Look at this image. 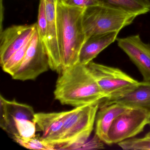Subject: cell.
Returning <instances> with one entry per match:
<instances>
[{
	"instance_id": "obj_22",
	"label": "cell",
	"mask_w": 150,
	"mask_h": 150,
	"mask_svg": "<svg viewBox=\"0 0 150 150\" xmlns=\"http://www.w3.org/2000/svg\"><path fill=\"white\" fill-rule=\"evenodd\" d=\"M68 5L86 8L101 5L98 0H64Z\"/></svg>"
},
{
	"instance_id": "obj_11",
	"label": "cell",
	"mask_w": 150,
	"mask_h": 150,
	"mask_svg": "<svg viewBox=\"0 0 150 150\" xmlns=\"http://www.w3.org/2000/svg\"><path fill=\"white\" fill-rule=\"evenodd\" d=\"M35 114L31 106L20 103L15 100H6L1 95L0 126L13 138L17 136L15 120L27 119L35 121Z\"/></svg>"
},
{
	"instance_id": "obj_26",
	"label": "cell",
	"mask_w": 150,
	"mask_h": 150,
	"mask_svg": "<svg viewBox=\"0 0 150 150\" xmlns=\"http://www.w3.org/2000/svg\"><path fill=\"white\" fill-rule=\"evenodd\" d=\"M148 1H149V2L150 3V0H148Z\"/></svg>"
},
{
	"instance_id": "obj_8",
	"label": "cell",
	"mask_w": 150,
	"mask_h": 150,
	"mask_svg": "<svg viewBox=\"0 0 150 150\" xmlns=\"http://www.w3.org/2000/svg\"><path fill=\"white\" fill-rule=\"evenodd\" d=\"M37 29V23L31 25H13L1 32L0 64L2 66L23 47Z\"/></svg>"
},
{
	"instance_id": "obj_19",
	"label": "cell",
	"mask_w": 150,
	"mask_h": 150,
	"mask_svg": "<svg viewBox=\"0 0 150 150\" xmlns=\"http://www.w3.org/2000/svg\"><path fill=\"white\" fill-rule=\"evenodd\" d=\"M14 124L17 136L25 138L32 137L36 136L37 125L35 121L20 119L15 120Z\"/></svg>"
},
{
	"instance_id": "obj_25",
	"label": "cell",
	"mask_w": 150,
	"mask_h": 150,
	"mask_svg": "<svg viewBox=\"0 0 150 150\" xmlns=\"http://www.w3.org/2000/svg\"><path fill=\"white\" fill-rule=\"evenodd\" d=\"M148 125H149V127H150V117H149V122H148Z\"/></svg>"
},
{
	"instance_id": "obj_4",
	"label": "cell",
	"mask_w": 150,
	"mask_h": 150,
	"mask_svg": "<svg viewBox=\"0 0 150 150\" xmlns=\"http://www.w3.org/2000/svg\"><path fill=\"white\" fill-rule=\"evenodd\" d=\"M137 17L124 10L107 5L86 8L82 20L86 40L96 35L120 31L130 25Z\"/></svg>"
},
{
	"instance_id": "obj_10",
	"label": "cell",
	"mask_w": 150,
	"mask_h": 150,
	"mask_svg": "<svg viewBox=\"0 0 150 150\" xmlns=\"http://www.w3.org/2000/svg\"><path fill=\"white\" fill-rule=\"evenodd\" d=\"M56 2L57 0H45L47 33L44 43L49 57L50 69L60 74L63 71V65L58 41Z\"/></svg>"
},
{
	"instance_id": "obj_21",
	"label": "cell",
	"mask_w": 150,
	"mask_h": 150,
	"mask_svg": "<svg viewBox=\"0 0 150 150\" xmlns=\"http://www.w3.org/2000/svg\"><path fill=\"white\" fill-rule=\"evenodd\" d=\"M36 23L39 36L41 39L45 42L47 33V17L45 0H40L38 21Z\"/></svg>"
},
{
	"instance_id": "obj_1",
	"label": "cell",
	"mask_w": 150,
	"mask_h": 150,
	"mask_svg": "<svg viewBox=\"0 0 150 150\" xmlns=\"http://www.w3.org/2000/svg\"><path fill=\"white\" fill-rule=\"evenodd\" d=\"M54 92L63 105L78 107L101 102L105 96L87 66L77 63L59 74Z\"/></svg>"
},
{
	"instance_id": "obj_16",
	"label": "cell",
	"mask_w": 150,
	"mask_h": 150,
	"mask_svg": "<svg viewBox=\"0 0 150 150\" xmlns=\"http://www.w3.org/2000/svg\"><path fill=\"white\" fill-rule=\"evenodd\" d=\"M101 5L119 8L136 16L150 13L148 0H98Z\"/></svg>"
},
{
	"instance_id": "obj_17",
	"label": "cell",
	"mask_w": 150,
	"mask_h": 150,
	"mask_svg": "<svg viewBox=\"0 0 150 150\" xmlns=\"http://www.w3.org/2000/svg\"><path fill=\"white\" fill-rule=\"evenodd\" d=\"M13 139L23 147L30 150H55L56 146L47 143L41 137H35L25 138L15 136Z\"/></svg>"
},
{
	"instance_id": "obj_3",
	"label": "cell",
	"mask_w": 150,
	"mask_h": 150,
	"mask_svg": "<svg viewBox=\"0 0 150 150\" xmlns=\"http://www.w3.org/2000/svg\"><path fill=\"white\" fill-rule=\"evenodd\" d=\"M100 102L76 107L67 111L62 143L57 150L81 149L93 131Z\"/></svg>"
},
{
	"instance_id": "obj_12",
	"label": "cell",
	"mask_w": 150,
	"mask_h": 150,
	"mask_svg": "<svg viewBox=\"0 0 150 150\" xmlns=\"http://www.w3.org/2000/svg\"><path fill=\"white\" fill-rule=\"evenodd\" d=\"M67 111L58 112H39L35 115V121L41 137L45 141L56 146L62 143L63 127Z\"/></svg>"
},
{
	"instance_id": "obj_9",
	"label": "cell",
	"mask_w": 150,
	"mask_h": 150,
	"mask_svg": "<svg viewBox=\"0 0 150 150\" xmlns=\"http://www.w3.org/2000/svg\"><path fill=\"white\" fill-rule=\"evenodd\" d=\"M117 45L129 57L143 76L150 81V44L144 42L139 35L117 39Z\"/></svg>"
},
{
	"instance_id": "obj_2",
	"label": "cell",
	"mask_w": 150,
	"mask_h": 150,
	"mask_svg": "<svg viewBox=\"0 0 150 150\" xmlns=\"http://www.w3.org/2000/svg\"><path fill=\"white\" fill-rule=\"evenodd\" d=\"M85 9L57 0L58 41L63 70L79 63L81 50L86 41L82 22Z\"/></svg>"
},
{
	"instance_id": "obj_6",
	"label": "cell",
	"mask_w": 150,
	"mask_h": 150,
	"mask_svg": "<svg viewBox=\"0 0 150 150\" xmlns=\"http://www.w3.org/2000/svg\"><path fill=\"white\" fill-rule=\"evenodd\" d=\"M50 68L45 45L37 29L31 38L23 61L12 77L13 79L21 81L34 80Z\"/></svg>"
},
{
	"instance_id": "obj_14",
	"label": "cell",
	"mask_w": 150,
	"mask_h": 150,
	"mask_svg": "<svg viewBox=\"0 0 150 150\" xmlns=\"http://www.w3.org/2000/svg\"><path fill=\"white\" fill-rule=\"evenodd\" d=\"M119 31H113L90 37L83 44L79 56V63L87 65L102 51L117 39Z\"/></svg>"
},
{
	"instance_id": "obj_23",
	"label": "cell",
	"mask_w": 150,
	"mask_h": 150,
	"mask_svg": "<svg viewBox=\"0 0 150 150\" xmlns=\"http://www.w3.org/2000/svg\"><path fill=\"white\" fill-rule=\"evenodd\" d=\"M103 141L95 135L90 141H88L83 145L82 147L85 149H102L104 148Z\"/></svg>"
},
{
	"instance_id": "obj_18",
	"label": "cell",
	"mask_w": 150,
	"mask_h": 150,
	"mask_svg": "<svg viewBox=\"0 0 150 150\" xmlns=\"http://www.w3.org/2000/svg\"><path fill=\"white\" fill-rule=\"evenodd\" d=\"M31 38L1 66L2 70L4 72L12 76L17 71L23 61L27 50L30 44Z\"/></svg>"
},
{
	"instance_id": "obj_15",
	"label": "cell",
	"mask_w": 150,
	"mask_h": 150,
	"mask_svg": "<svg viewBox=\"0 0 150 150\" xmlns=\"http://www.w3.org/2000/svg\"><path fill=\"white\" fill-rule=\"evenodd\" d=\"M131 108L118 103L100 106L96 118V135L108 144V134L114 120Z\"/></svg>"
},
{
	"instance_id": "obj_5",
	"label": "cell",
	"mask_w": 150,
	"mask_h": 150,
	"mask_svg": "<svg viewBox=\"0 0 150 150\" xmlns=\"http://www.w3.org/2000/svg\"><path fill=\"white\" fill-rule=\"evenodd\" d=\"M86 66L105 95V100H111L127 93L134 88L139 82L116 67L95 63L93 61Z\"/></svg>"
},
{
	"instance_id": "obj_20",
	"label": "cell",
	"mask_w": 150,
	"mask_h": 150,
	"mask_svg": "<svg viewBox=\"0 0 150 150\" xmlns=\"http://www.w3.org/2000/svg\"><path fill=\"white\" fill-rule=\"evenodd\" d=\"M117 144L125 150H150V138L145 137L142 138L128 139Z\"/></svg>"
},
{
	"instance_id": "obj_7",
	"label": "cell",
	"mask_w": 150,
	"mask_h": 150,
	"mask_svg": "<svg viewBox=\"0 0 150 150\" xmlns=\"http://www.w3.org/2000/svg\"><path fill=\"white\" fill-rule=\"evenodd\" d=\"M150 113L143 109L131 108L118 116L108 134V144H118L135 137L148 124Z\"/></svg>"
},
{
	"instance_id": "obj_24",
	"label": "cell",
	"mask_w": 150,
	"mask_h": 150,
	"mask_svg": "<svg viewBox=\"0 0 150 150\" xmlns=\"http://www.w3.org/2000/svg\"><path fill=\"white\" fill-rule=\"evenodd\" d=\"M145 137H146L148 138H150V131L145 135Z\"/></svg>"
},
{
	"instance_id": "obj_13",
	"label": "cell",
	"mask_w": 150,
	"mask_h": 150,
	"mask_svg": "<svg viewBox=\"0 0 150 150\" xmlns=\"http://www.w3.org/2000/svg\"><path fill=\"white\" fill-rule=\"evenodd\" d=\"M118 103L130 108H138L150 113V81L139 82L133 89L111 100L103 99L100 106Z\"/></svg>"
}]
</instances>
